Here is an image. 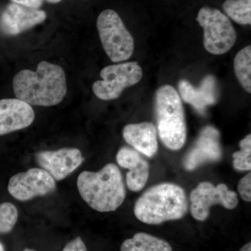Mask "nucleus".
Instances as JSON below:
<instances>
[{"mask_svg":"<svg viewBox=\"0 0 251 251\" xmlns=\"http://www.w3.org/2000/svg\"><path fill=\"white\" fill-rule=\"evenodd\" d=\"M13 87L16 98L38 106L57 105L67 92L62 68L46 61L39 63L36 72L25 69L17 73L13 79Z\"/></svg>","mask_w":251,"mask_h":251,"instance_id":"f257e3e1","label":"nucleus"},{"mask_svg":"<svg viewBox=\"0 0 251 251\" xmlns=\"http://www.w3.org/2000/svg\"><path fill=\"white\" fill-rule=\"evenodd\" d=\"M77 186L83 201L99 212L116 210L126 198L121 172L113 163L105 165L98 172H82Z\"/></svg>","mask_w":251,"mask_h":251,"instance_id":"f03ea898","label":"nucleus"},{"mask_svg":"<svg viewBox=\"0 0 251 251\" xmlns=\"http://www.w3.org/2000/svg\"><path fill=\"white\" fill-rule=\"evenodd\" d=\"M188 206L182 188L163 183L149 188L137 200L134 214L144 224L159 225L182 219L187 213Z\"/></svg>","mask_w":251,"mask_h":251,"instance_id":"7ed1b4c3","label":"nucleus"},{"mask_svg":"<svg viewBox=\"0 0 251 251\" xmlns=\"http://www.w3.org/2000/svg\"><path fill=\"white\" fill-rule=\"evenodd\" d=\"M157 129L163 145L171 150H179L186 140L184 107L175 87L161 86L156 90L154 100Z\"/></svg>","mask_w":251,"mask_h":251,"instance_id":"20e7f679","label":"nucleus"},{"mask_svg":"<svg viewBox=\"0 0 251 251\" xmlns=\"http://www.w3.org/2000/svg\"><path fill=\"white\" fill-rule=\"evenodd\" d=\"M97 27L102 46L110 60L120 62L131 57L134 40L116 11H102L97 18Z\"/></svg>","mask_w":251,"mask_h":251,"instance_id":"39448f33","label":"nucleus"},{"mask_svg":"<svg viewBox=\"0 0 251 251\" xmlns=\"http://www.w3.org/2000/svg\"><path fill=\"white\" fill-rule=\"evenodd\" d=\"M196 21L204 30V49L215 55L228 52L237 40V32L226 15L217 9L204 6Z\"/></svg>","mask_w":251,"mask_h":251,"instance_id":"423d86ee","label":"nucleus"},{"mask_svg":"<svg viewBox=\"0 0 251 251\" xmlns=\"http://www.w3.org/2000/svg\"><path fill=\"white\" fill-rule=\"evenodd\" d=\"M100 75L102 80L96 81L92 86L94 94L101 100H114L126 87L141 80L143 70L137 62H126L104 67Z\"/></svg>","mask_w":251,"mask_h":251,"instance_id":"0eeeda50","label":"nucleus"},{"mask_svg":"<svg viewBox=\"0 0 251 251\" xmlns=\"http://www.w3.org/2000/svg\"><path fill=\"white\" fill-rule=\"evenodd\" d=\"M191 215L195 219L204 221L209 216L211 206L221 204L227 209H233L238 205L237 195L224 184L214 186L204 181L198 185L190 196Z\"/></svg>","mask_w":251,"mask_h":251,"instance_id":"6e6552de","label":"nucleus"},{"mask_svg":"<svg viewBox=\"0 0 251 251\" xmlns=\"http://www.w3.org/2000/svg\"><path fill=\"white\" fill-rule=\"evenodd\" d=\"M56 188L55 180L42 168H31L15 175L10 179L8 191L19 201H27L52 193Z\"/></svg>","mask_w":251,"mask_h":251,"instance_id":"1a4fd4ad","label":"nucleus"},{"mask_svg":"<svg viewBox=\"0 0 251 251\" xmlns=\"http://www.w3.org/2000/svg\"><path fill=\"white\" fill-rule=\"evenodd\" d=\"M36 161L54 180L61 181L80 166L84 158L78 149L62 148L39 151L36 153Z\"/></svg>","mask_w":251,"mask_h":251,"instance_id":"9d476101","label":"nucleus"},{"mask_svg":"<svg viewBox=\"0 0 251 251\" xmlns=\"http://www.w3.org/2000/svg\"><path fill=\"white\" fill-rule=\"evenodd\" d=\"M46 18L47 14L43 10L11 2L0 16V31L6 36H16L44 23Z\"/></svg>","mask_w":251,"mask_h":251,"instance_id":"9b49d317","label":"nucleus"},{"mask_svg":"<svg viewBox=\"0 0 251 251\" xmlns=\"http://www.w3.org/2000/svg\"><path fill=\"white\" fill-rule=\"evenodd\" d=\"M222 157L220 133L214 127H204L194 146L186 154L184 161L185 169L193 171L206 163L217 162Z\"/></svg>","mask_w":251,"mask_h":251,"instance_id":"f8f14e48","label":"nucleus"},{"mask_svg":"<svg viewBox=\"0 0 251 251\" xmlns=\"http://www.w3.org/2000/svg\"><path fill=\"white\" fill-rule=\"evenodd\" d=\"M35 118L30 105L18 99L0 100V135L27 128Z\"/></svg>","mask_w":251,"mask_h":251,"instance_id":"ddd939ff","label":"nucleus"},{"mask_svg":"<svg viewBox=\"0 0 251 251\" xmlns=\"http://www.w3.org/2000/svg\"><path fill=\"white\" fill-rule=\"evenodd\" d=\"M119 166L129 170L126 175V184L130 191H141L148 181L150 168L146 160L134 149L123 147L117 153Z\"/></svg>","mask_w":251,"mask_h":251,"instance_id":"4468645a","label":"nucleus"},{"mask_svg":"<svg viewBox=\"0 0 251 251\" xmlns=\"http://www.w3.org/2000/svg\"><path fill=\"white\" fill-rule=\"evenodd\" d=\"M178 88L181 99L198 111H203L206 107L215 104L217 100L216 81L213 75L204 77L199 87H195L188 80H181Z\"/></svg>","mask_w":251,"mask_h":251,"instance_id":"2eb2a0df","label":"nucleus"},{"mask_svg":"<svg viewBox=\"0 0 251 251\" xmlns=\"http://www.w3.org/2000/svg\"><path fill=\"white\" fill-rule=\"evenodd\" d=\"M123 137L128 145L146 156L152 157L158 151L156 128L151 122L126 126Z\"/></svg>","mask_w":251,"mask_h":251,"instance_id":"dca6fc26","label":"nucleus"},{"mask_svg":"<svg viewBox=\"0 0 251 251\" xmlns=\"http://www.w3.org/2000/svg\"><path fill=\"white\" fill-rule=\"evenodd\" d=\"M121 251H173L169 243L145 232H138L122 243Z\"/></svg>","mask_w":251,"mask_h":251,"instance_id":"f3484780","label":"nucleus"},{"mask_svg":"<svg viewBox=\"0 0 251 251\" xmlns=\"http://www.w3.org/2000/svg\"><path fill=\"white\" fill-rule=\"evenodd\" d=\"M234 69L236 76L243 89L251 93V46L241 50L235 56Z\"/></svg>","mask_w":251,"mask_h":251,"instance_id":"a211bd4d","label":"nucleus"},{"mask_svg":"<svg viewBox=\"0 0 251 251\" xmlns=\"http://www.w3.org/2000/svg\"><path fill=\"white\" fill-rule=\"evenodd\" d=\"M223 8L238 24H251V0H226Z\"/></svg>","mask_w":251,"mask_h":251,"instance_id":"6ab92c4d","label":"nucleus"},{"mask_svg":"<svg viewBox=\"0 0 251 251\" xmlns=\"http://www.w3.org/2000/svg\"><path fill=\"white\" fill-rule=\"evenodd\" d=\"M240 151L233 153V166L238 171H251V135H247L239 142Z\"/></svg>","mask_w":251,"mask_h":251,"instance_id":"aec40b11","label":"nucleus"},{"mask_svg":"<svg viewBox=\"0 0 251 251\" xmlns=\"http://www.w3.org/2000/svg\"><path fill=\"white\" fill-rule=\"evenodd\" d=\"M18 211L16 206L10 202L0 204V233H8L17 223Z\"/></svg>","mask_w":251,"mask_h":251,"instance_id":"412c9836","label":"nucleus"},{"mask_svg":"<svg viewBox=\"0 0 251 251\" xmlns=\"http://www.w3.org/2000/svg\"><path fill=\"white\" fill-rule=\"evenodd\" d=\"M238 191L246 202L251 201V173H248L238 183Z\"/></svg>","mask_w":251,"mask_h":251,"instance_id":"4be33fe9","label":"nucleus"},{"mask_svg":"<svg viewBox=\"0 0 251 251\" xmlns=\"http://www.w3.org/2000/svg\"><path fill=\"white\" fill-rule=\"evenodd\" d=\"M12 2L32 8V9H39L45 1L50 4H57L60 2L62 0H11Z\"/></svg>","mask_w":251,"mask_h":251,"instance_id":"5701e85b","label":"nucleus"},{"mask_svg":"<svg viewBox=\"0 0 251 251\" xmlns=\"http://www.w3.org/2000/svg\"><path fill=\"white\" fill-rule=\"evenodd\" d=\"M62 251H87L85 243L81 237H77L65 246Z\"/></svg>","mask_w":251,"mask_h":251,"instance_id":"b1692460","label":"nucleus"},{"mask_svg":"<svg viewBox=\"0 0 251 251\" xmlns=\"http://www.w3.org/2000/svg\"><path fill=\"white\" fill-rule=\"evenodd\" d=\"M239 251H251V243L249 242L245 244Z\"/></svg>","mask_w":251,"mask_h":251,"instance_id":"393cba45","label":"nucleus"},{"mask_svg":"<svg viewBox=\"0 0 251 251\" xmlns=\"http://www.w3.org/2000/svg\"><path fill=\"white\" fill-rule=\"evenodd\" d=\"M0 251H4V247H3V245L1 243H0Z\"/></svg>","mask_w":251,"mask_h":251,"instance_id":"a878e982","label":"nucleus"},{"mask_svg":"<svg viewBox=\"0 0 251 251\" xmlns=\"http://www.w3.org/2000/svg\"><path fill=\"white\" fill-rule=\"evenodd\" d=\"M23 251H36L31 250V249H25V250H24Z\"/></svg>","mask_w":251,"mask_h":251,"instance_id":"bb28decb","label":"nucleus"}]
</instances>
